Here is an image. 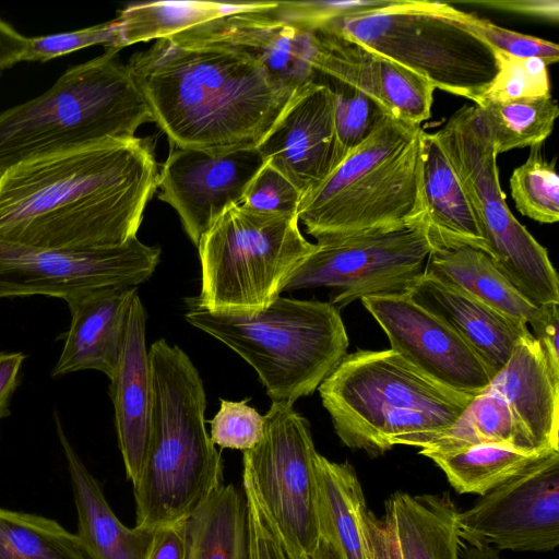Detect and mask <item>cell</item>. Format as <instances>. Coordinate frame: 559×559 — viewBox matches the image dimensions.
Listing matches in <instances>:
<instances>
[{
  "label": "cell",
  "instance_id": "6da1fadb",
  "mask_svg": "<svg viewBox=\"0 0 559 559\" xmlns=\"http://www.w3.org/2000/svg\"><path fill=\"white\" fill-rule=\"evenodd\" d=\"M151 140L109 139L0 175V242L85 251L121 246L158 188Z\"/></svg>",
  "mask_w": 559,
  "mask_h": 559
},
{
  "label": "cell",
  "instance_id": "7a4b0ae2",
  "mask_svg": "<svg viewBox=\"0 0 559 559\" xmlns=\"http://www.w3.org/2000/svg\"><path fill=\"white\" fill-rule=\"evenodd\" d=\"M127 66L173 148L257 147L297 93L251 57L213 45L159 38Z\"/></svg>",
  "mask_w": 559,
  "mask_h": 559
},
{
  "label": "cell",
  "instance_id": "3957f363",
  "mask_svg": "<svg viewBox=\"0 0 559 559\" xmlns=\"http://www.w3.org/2000/svg\"><path fill=\"white\" fill-rule=\"evenodd\" d=\"M148 355L150 430L133 490L136 526L154 530L198 510L223 485V461L205 428V389L188 354L159 338Z\"/></svg>",
  "mask_w": 559,
  "mask_h": 559
},
{
  "label": "cell",
  "instance_id": "277c9868",
  "mask_svg": "<svg viewBox=\"0 0 559 559\" xmlns=\"http://www.w3.org/2000/svg\"><path fill=\"white\" fill-rule=\"evenodd\" d=\"M318 391L340 440L371 455L401 444L424 448L474 397L435 381L391 348L346 354Z\"/></svg>",
  "mask_w": 559,
  "mask_h": 559
},
{
  "label": "cell",
  "instance_id": "5b68a950",
  "mask_svg": "<svg viewBox=\"0 0 559 559\" xmlns=\"http://www.w3.org/2000/svg\"><path fill=\"white\" fill-rule=\"evenodd\" d=\"M118 50L69 68L39 96L0 112V175L33 158L109 139H130L152 122Z\"/></svg>",
  "mask_w": 559,
  "mask_h": 559
},
{
  "label": "cell",
  "instance_id": "8992f818",
  "mask_svg": "<svg viewBox=\"0 0 559 559\" xmlns=\"http://www.w3.org/2000/svg\"><path fill=\"white\" fill-rule=\"evenodd\" d=\"M185 318L249 364L272 402L290 405L318 390L349 344L340 310L330 301L278 296L261 310L191 307Z\"/></svg>",
  "mask_w": 559,
  "mask_h": 559
},
{
  "label": "cell",
  "instance_id": "52a82bcc",
  "mask_svg": "<svg viewBox=\"0 0 559 559\" xmlns=\"http://www.w3.org/2000/svg\"><path fill=\"white\" fill-rule=\"evenodd\" d=\"M421 126L384 116L313 191L298 219L317 240L424 218Z\"/></svg>",
  "mask_w": 559,
  "mask_h": 559
},
{
  "label": "cell",
  "instance_id": "ba28073f",
  "mask_svg": "<svg viewBox=\"0 0 559 559\" xmlns=\"http://www.w3.org/2000/svg\"><path fill=\"white\" fill-rule=\"evenodd\" d=\"M321 27L343 34L436 88L475 105L498 71L496 51L469 28L467 12L445 2L390 0Z\"/></svg>",
  "mask_w": 559,
  "mask_h": 559
},
{
  "label": "cell",
  "instance_id": "9c48e42d",
  "mask_svg": "<svg viewBox=\"0 0 559 559\" xmlns=\"http://www.w3.org/2000/svg\"><path fill=\"white\" fill-rule=\"evenodd\" d=\"M201 290L193 308L253 311L271 305L313 252L296 214L228 209L198 243Z\"/></svg>",
  "mask_w": 559,
  "mask_h": 559
},
{
  "label": "cell",
  "instance_id": "30bf717a",
  "mask_svg": "<svg viewBox=\"0 0 559 559\" xmlns=\"http://www.w3.org/2000/svg\"><path fill=\"white\" fill-rule=\"evenodd\" d=\"M469 201L497 269L532 304H559V280L548 251L510 211L497 153L475 106L457 109L436 132Z\"/></svg>",
  "mask_w": 559,
  "mask_h": 559
},
{
  "label": "cell",
  "instance_id": "8fae6325",
  "mask_svg": "<svg viewBox=\"0 0 559 559\" xmlns=\"http://www.w3.org/2000/svg\"><path fill=\"white\" fill-rule=\"evenodd\" d=\"M435 245L425 219L317 240L283 292L329 287L338 310L369 296L407 294Z\"/></svg>",
  "mask_w": 559,
  "mask_h": 559
},
{
  "label": "cell",
  "instance_id": "7c38bea8",
  "mask_svg": "<svg viewBox=\"0 0 559 559\" xmlns=\"http://www.w3.org/2000/svg\"><path fill=\"white\" fill-rule=\"evenodd\" d=\"M262 440L242 452V469L294 559H312L319 543L317 483L309 421L293 405L272 402Z\"/></svg>",
  "mask_w": 559,
  "mask_h": 559
},
{
  "label": "cell",
  "instance_id": "4fadbf2b",
  "mask_svg": "<svg viewBox=\"0 0 559 559\" xmlns=\"http://www.w3.org/2000/svg\"><path fill=\"white\" fill-rule=\"evenodd\" d=\"M462 544L498 551H551L559 544V450H552L457 512Z\"/></svg>",
  "mask_w": 559,
  "mask_h": 559
},
{
  "label": "cell",
  "instance_id": "5bb4252c",
  "mask_svg": "<svg viewBox=\"0 0 559 559\" xmlns=\"http://www.w3.org/2000/svg\"><path fill=\"white\" fill-rule=\"evenodd\" d=\"M159 260L160 249L138 237L85 251L0 242V299L44 295L66 300L105 287H136L153 275Z\"/></svg>",
  "mask_w": 559,
  "mask_h": 559
},
{
  "label": "cell",
  "instance_id": "9a60e30c",
  "mask_svg": "<svg viewBox=\"0 0 559 559\" xmlns=\"http://www.w3.org/2000/svg\"><path fill=\"white\" fill-rule=\"evenodd\" d=\"M265 164L257 147L171 148L158 174V199L177 212L194 246L245 192Z\"/></svg>",
  "mask_w": 559,
  "mask_h": 559
},
{
  "label": "cell",
  "instance_id": "2e32d148",
  "mask_svg": "<svg viewBox=\"0 0 559 559\" xmlns=\"http://www.w3.org/2000/svg\"><path fill=\"white\" fill-rule=\"evenodd\" d=\"M264 7L229 13L168 37L182 45H213L259 62L280 86L296 93L317 78L319 45L314 31Z\"/></svg>",
  "mask_w": 559,
  "mask_h": 559
},
{
  "label": "cell",
  "instance_id": "e0dca14e",
  "mask_svg": "<svg viewBox=\"0 0 559 559\" xmlns=\"http://www.w3.org/2000/svg\"><path fill=\"white\" fill-rule=\"evenodd\" d=\"M391 349L423 373L460 393L475 396L492 373L472 347L407 294L360 299Z\"/></svg>",
  "mask_w": 559,
  "mask_h": 559
},
{
  "label": "cell",
  "instance_id": "ac0fdd59",
  "mask_svg": "<svg viewBox=\"0 0 559 559\" xmlns=\"http://www.w3.org/2000/svg\"><path fill=\"white\" fill-rule=\"evenodd\" d=\"M257 148L302 197L318 188L341 164L330 88L313 82L299 90Z\"/></svg>",
  "mask_w": 559,
  "mask_h": 559
},
{
  "label": "cell",
  "instance_id": "d6986e66",
  "mask_svg": "<svg viewBox=\"0 0 559 559\" xmlns=\"http://www.w3.org/2000/svg\"><path fill=\"white\" fill-rule=\"evenodd\" d=\"M135 286H111L73 295L64 301L70 325L60 335L63 347L52 377L96 370L109 380L115 376Z\"/></svg>",
  "mask_w": 559,
  "mask_h": 559
},
{
  "label": "cell",
  "instance_id": "ffe728a7",
  "mask_svg": "<svg viewBox=\"0 0 559 559\" xmlns=\"http://www.w3.org/2000/svg\"><path fill=\"white\" fill-rule=\"evenodd\" d=\"M146 311L135 294L109 394L126 474L135 485L143 467L152 407V373L146 347Z\"/></svg>",
  "mask_w": 559,
  "mask_h": 559
},
{
  "label": "cell",
  "instance_id": "44dd1931",
  "mask_svg": "<svg viewBox=\"0 0 559 559\" xmlns=\"http://www.w3.org/2000/svg\"><path fill=\"white\" fill-rule=\"evenodd\" d=\"M407 295L464 340L492 376L506 365L516 341L530 331L527 324L426 273Z\"/></svg>",
  "mask_w": 559,
  "mask_h": 559
},
{
  "label": "cell",
  "instance_id": "7402d4cb",
  "mask_svg": "<svg viewBox=\"0 0 559 559\" xmlns=\"http://www.w3.org/2000/svg\"><path fill=\"white\" fill-rule=\"evenodd\" d=\"M486 388L508 403L538 449L559 450V376L530 331Z\"/></svg>",
  "mask_w": 559,
  "mask_h": 559
},
{
  "label": "cell",
  "instance_id": "603a6c76",
  "mask_svg": "<svg viewBox=\"0 0 559 559\" xmlns=\"http://www.w3.org/2000/svg\"><path fill=\"white\" fill-rule=\"evenodd\" d=\"M57 437L62 448L78 514L76 536L88 559H144L154 530L127 527L108 504L98 481L72 447L61 418L53 414Z\"/></svg>",
  "mask_w": 559,
  "mask_h": 559
},
{
  "label": "cell",
  "instance_id": "cb8c5ba5",
  "mask_svg": "<svg viewBox=\"0 0 559 559\" xmlns=\"http://www.w3.org/2000/svg\"><path fill=\"white\" fill-rule=\"evenodd\" d=\"M424 219L435 247L469 246L486 252L469 201L436 134L421 139Z\"/></svg>",
  "mask_w": 559,
  "mask_h": 559
},
{
  "label": "cell",
  "instance_id": "d4e9b609",
  "mask_svg": "<svg viewBox=\"0 0 559 559\" xmlns=\"http://www.w3.org/2000/svg\"><path fill=\"white\" fill-rule=\"evenodd\" d=\"M320 538L341 559H370L364 514L368 509L354 467L332 462L319 452L314 457Z\"/></svg>",
  "mask_w": 559,
  "mask_h": 559
},
{
  "label": "cell",
  "instance_id": "484cf974",
  "mask_svg": "<svg viewBox=\"0 0 559 559\" xmlns=\"http://www.w3.org/2000/svg\"><path fill=\"white\" fill-rule=\"evenodd\" d=\"M425 273L464 290L514 321L528 325L538 313L539 306L524 297L480 249L435 247Z\"/></svg>",
  "mask_w": 559,
  "mask_h": 559
},
{
  "label": "cell",
  "instance_id": "4316f807",
  "mask_svg": "<svg viewBox=\"0 0 559 559\" xmlns=\"http://www.w3.org/2000/svg\"><path fill=\"white\" fill-rule=\"evenodd\" d=\"M457 512L448 492H396L385 502L403 559H461Z\"/></svg>",
  "mask_w": 559,
  "mask_h": 559
},
{
  "label": "cell",
  "instance_id": "83f0119b",
  "mask_svg": "<svg viewBox=\"0 0 559 559\" xmlns=\"http://www.w3.org/2000/svg\"><path fill=\"white\" fill-rule=\"evenodd\" d=\"M186 559H248L245 495L222 485L186 522Z\"/></svg>",
  "mask_w": 559,
  "mask_h": 559
},
{
  "label": "cell",
  "instance_id": "f1b7e54d",
  "mask_svg": "<svg viewBox=\"0 0 559 559\" xmlns=\"http://www.w3.org/2000/svg\"><path fill=\"white\" fill-rule=\"evenodd\" d=\"M552 449L526 450L502 443H479L449 451L420 449L459 493L485 495Z\"/></svg>",
  "mask_w": 559,
  "mask_h": 559
},
{
  "label": "cell",
  "instance_id": "f546056e",
  "mask_svg": "<svg viewBox=\"0 0 559 559\" xmlns=\"http://www.w3.org/2000/svg\"><path fill=\"white\" fill-rule=\"evenodd\" d=\"M269 1H155L133 2L115 17L122 48L141 41L168 38L229 13L264 7Z\"/></svg>",
  "mask_w": 559,
  "mask_h": 559
},
{
  "label": "cell",
  "instance_id": "4dcf8cb0",
  "mask_svg": "<svg viewBox=\"0 0 559 559\" xmlns=\"http://www.w3.org/2000/svg\"><path fill=\"white\" fill-rule=\"evenodd\" d=\"M479 443H502L538 449L508 403L485 388L476 394L456 421L431 439L424 450L449 451Z\"/></svg>",
  "mask_w": 559,
  "mask_h": 559
},
{
  "label": "cell",
  "instance_id": "1f68e13d",
  "mask_svg": "<svg viewBox=\"0 0 559 559\" xmlns=\"http://www.w3.org/2000/svg\"><path fill=\"white\" fill-rule=\"evenodd\" d=\"M0 559H88L57 521L0 508Z\"/></svg>",
  "mask_w": 559,
  "mask_h": 559
},
{
  "label": "cell",
  "instance_id": "d6a6232c",
  "mask_svg": "<svg viewBox=\"0 0 559 559\" xmlns=\"http://www.w3.org/2000/svg\"><path fill=\"white\" fill-rule=\"evenodd\" d=\"M477 108L497 155L532 147L551 134L559 114L551 96L534 100L485 103Z\"/></svg>",
  "mask_w": 559,
  "mask_h": 559
},
{
  "label": "cell",
  "instance_id": "836d02e7",
  "mask_svg": "<svg viewBox=\"0 0 559 559\" xmlns=\"http://www.w3.org/2000/svg\"><path fill=\"white\" fill-rule=\"evenodd\" d=\"M542 144L531 147L527 159L510 177L516 210L542 224L559 219V177L554 163L544 158Z\"/></svg>",
  "mask_w": 559,
  "mask_h": 559
},
{
  "label": "cell",
  "instance_id": "e575fe53",
  "mask_svg": "<svg viewBox=\"0 0 559 559\" xmlns=\"http://www.w3.org/2000/svg\"><path fill=\"white\" fill-rule=\"evenodd\" d=\"M314 82L332 92L337 155L342 163L371 134L386 114L358 88L323 74H318Z\"/></svg>",
  "mask_w": 559,
  "mask_h": 559
},
{
  "label": "cell",
  "instance_id": "d590c367",
  "mask_svg": "<svg viewBox=\"0 0 559 559\" xmlns=\"http://www.w3.org/2000/svg\"><path fill=\"white\" fill-rule=\"evenodd\" d=\"M496 58L497 74L475 106L551 96L548 66L545 61L539 58L513 57L500 51H496Z\"/></svg>",
  "mask_w": 559,
  "mask_h": 559
},
{
  "label": "cell",
  "instance_id": "8d00e7d4",
  "mask_svg": "<svg viewBox=\"0 0 559 559\" xmlns=\"http://www.w3.org/2000/svg\"><path fill=\"white\" fill-rule=\"evenodd\" d=\"M240 402L222 400L219 409L211 420V441L223 448L247 451L253 449L263 438L264 415Z\"/></svg>",
  "mask_w": 559,
  "mask_h": 559
},
{
  "label": "cell",
  "instance_id": "74e56055",
  "mask_svg": "<svg viewBox=\"0 0 559 559\" xmlns=\"http://www.w3.org/2000/svg\"><path fill=\"white\" fill-rule=\"evenodd\" d=\"M96 45L104 46L105 50L119 51L122 48L116 19L76 31L29 37L25 61L47 62Z\"/></svg>",
  "mask_w": 559,
  "mask_h": 559
},
{
  "label": "cell",
  "instance_id": "f35d334b",
  "mask_svg": "<svg viewBox=\"0 0 559 559\" xmlns=\"http://www.w3.org/2000/svg\"><path fill=\"white\" fill-rule=\"evenodd\" d=\"M301 199V192L265 163L249 183L240 205L260 213L297 215Z\"/></svg>",
  "mask_w": 559,
  "mask_h": 559
},
{
  "label": "cell",
  "instance_id": "ab89813d",
  "mask_svg": "<svg viewBox=\"0 0 559 559\" xmlns=\"http://www.w3.org/2000/svg\"><path fill=\"white\" fill-rule=\"evenodd\" d=\"M467 23L496 51L520 58H539L547 66L559 60L556 43L504 28L474 13H467Z\"/></svg>",
  "mask_w": 559,
  "mask_h": 559
},
{
  "label": "cell",
  "instance_id": "60d3db41",
  "mask_svg": "<svg viewBox=\"0 0 559 559\" xmlns=\"http://www.w3.org/2000/svg\"><path fill=\"white\" fill-rule=\"evenodd\" d=\"M242 489L247 507L248 559H294L243 469Z\"/></svg>",
  "mask_w": 559,
  "mask_h": 559
},
{
  "label": "cell",
  "instance_id": "b9f144b4",
  "mask_svg": "<svg viewBox=\"0 0 559 559\" xmlns=\"http://www.w3.org/2000/svg\"><path fill=\"white\" fill-rule=\"evenodd\" d=\"M389 1H282L276 3L274 11L292 22L314 31L335 17L380 8Z\"/></svg>",
  "mask_w": 559,
  "mask_h": 559
},
{
  "label": "cell",
  "instance_id": "7bdbcfd3",
  "mask_svg": "<svg viewBox=\"0 0 559 559\" xmlns=\"http://www.w3.org/2000/svg\"><path fill=\"white\" fill-rule=\"evenodd\" d=\"M364 530L370 559H403L393 525L385 514L377 518L367 509Z\"/></svg>",
  "mask_w": 559,
  "mask_h": 559
},
{
  "label": "cell",
  "instance_id": "ee69618b",
  "mask_svg": "<svg viewBox=\"0 0 559 559\" xmlns=\"http://www.w3.org/2000/svg\"><path fill=\"white\" fill-rule=\"evenodd\" d=\"M530 325L533 328V336L544 350L551 370L559 376V304L539 306L538 313Z\"/></svg>",
  "mask_w": 559,
  "mask_h": 559
},
{
  "label": "cell",
  "instance_id": "f6af8a7d",
  "mask_svg": "<svg viewBox=\"0 0 559 559\" xmlns=\"http://www.w3.org/2000/svg\"><path fill=\"white\" fill-rule=\"evenodd\" d=\"M187 519L155 528L144 559H186Z\"/></svg>",
  "mask_w": 559,
  "mask_h": 559
},
{
  "label": "cell",
  "instance_id": "bcb514c9",
  "mask_svg": "<svg viewBox=\"0 0 559 559\" xmlns=\"http://www.w3.org/2000/svg\"><path fill=\"white\" fill-rule=\"evenodd\" d=\"M464 3L527 15L554 23L559 20V1L557 0H478L465 1Z\"/></svg>",
  "mask_w": 559,
  "mask_h": 559
},
{
  "label": "cell",
  "instance_id": "7dc6e473",
  "mask_svg": "<svg viewBox=\"0 0 559 559\" xmlns=\"http://www.w3.org/2000/svg\"><path fill=\"white\" fill-rule=\"evenodd\" d=\"M24 359L25 355L20 352L0 353V423L11 415V400L20 384Z\"/></svg>",
  "mask_w": 559,
  "mask_h": 559
},
{
  "label": "cell",
  "instance_id": "c3c4849f",
  "mask_svg": "<svg viewBox=\"0 0 559 559\" xmlns=\"http://www.w3.org/2000/svg\"><path fill=\"white\" fill-rule=\"evenodd\" d=\"M29 37L0 19V73L25 61Z\"/></svg>",
  "mask_w": 559,
  "mask_h": 559
},
{
  "label": "cell",
  "instance_id": "681fc988",
  "mask_svg": "<svg viewBox=\"0 0 559 559\" xmlns=\"http://www.w3.org/2000/svg\"><path fill=\"white\" fill-rule=\"evenodd\" d=\"M462 559H501L498 550L491 547L471 546L462 544Z\"/></svg>",
  "mask_w": 559,
  "mask_h": 559
},
{
  "label": "cell",
  "instance_id": "f907efd6",
  "mask_svg": "<svg viewBox=\"0 0 559 559\" xmlns=\"http://www.w3.org/2000/svg\"><path fill=\"white\" fill-rule=\"evenodd\" d=\"M312 559H341L336 550L324 539L320 538L319 546Z\"/></svg>",
  "mask_w": 559,
  "mask_h": 559
}]
</instances>
